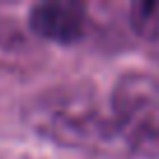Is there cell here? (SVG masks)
I'll return each mask as SVG.
<instances>
[{
	"mask_svg": "<svg viewBox=\"0 0 159 159\" xmlns=\"http://www.w3.org/2000/svg\"><path fill=\"white\" fill-rule=\"evenodd\" d=\"M28 122L38 134L70 148H96L117 138L112 115H105L94 96L82 91L40 96L28 110Z\"/></svg>",
	"mask_w": 159,
	"mask_h": 159,
	"instance_id": "6da1fadb",
	"label": "cell"
},
{
	"mask_svg": "<svg viewBox=\"0 0 159 159\" xmlns=\"http://www.w3.org/2000/svg\"><path fill=\"white\" fill-rule=\"evenodd\" d=\"M115 134L134 154L159 159V80L129 73L112 91Z\"/></svg>",
	"mask_w": 159,
	"mask_h": 159,
	"instance_id": "7a4b0ae2",
	"label": "cell"
},
{
	"mask_svg": "<svg viewBox=\"0 0 159 159\" xmlns=\"http://www.w3.org/2000/svg\"><path fill=\"white\" fill-rule=\"evenodd\" d=\"M28 26L42 40L73 45L84 35L87 12L80 2H40L30 10Z\"/></svg>",
	"mask_w": 159,
	"mask_h": 159,
	"instance_id": "3957f363",
	"label": "cell"
},
{
	"mask_svg": "<svg viewBox=\"0 0 159 159\" xmlns=\"http://www.w3.org/2000/svg\"><path fill=\"white\" fill-rule=\"evenodd\" d=\"M131 28L143 40L159 38V2H136L131 5Z\"/></svg>",
	"mask_w": 159,
	"mask_h": 159,
	"instance_id": "277c9868",
	"label": "cell"
}]
</instances>
